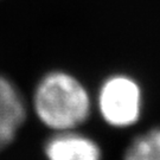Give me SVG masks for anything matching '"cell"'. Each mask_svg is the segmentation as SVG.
<instances>
[{"label":"cell","instance_id":"1","mask_svg":"<svg viewBox=\"0 0 160 160\" xmlns=\"http://www.w3.org/2000/svg\"><path fill=\"white\" fill-rule=\"evenodd\" d=\"M33 104L42 122L61 132L82 123L90 109L86 89L64 72H51L40 81L34 92Z\"/></svg>","mask_w":160,"mask_h":160},{"label":"cell","instance_id":"2","mask_svg":"<svg viewBox=\"0 0 160 160\" xmlns=\"http://www.w3.org/2000/svg\"><path fill=\"white\" fill-rule=\"evenodd\" d=\"M98 107L104 120L112 126H129L140 115V89L128 77H112L103 84L100 92Z\"/></svg>","mask_w":160,"mask_h":160},{"label":"cell","instance_id":"3","mask_svg":"<svg viewBox=\"0 0 160 160\" xmlns=\"http://www.w3.org/2000/svg\"><path fill=\"white\" fill-rule=\"evenodd\" d=\"M26 116L20 92L10 80L0 75V149L16 138Z\"/></svg>","mask_w":160,"mask_h":160},{"label":"cell","instance_id":"4","mask_svg":"<svg viewBox=\"0 0 160 160\" xmlns=\"http://www.w3.org/2000/svg\"><path fill=\"white\" fill-rule=\"evenodd\" d=\"M49 160H100L97 145L86 137L72 133H61L46 143Z\"/></svg>","mask_w":160,"mask_h":160},{"label":"cell","instance_id":"5","mask_svg":"<svg viewBox=\"0 0 160 160\" xmlns=\"http://www.w3.org/2000/svg\"><path fill=\"white\" fill-rule=\"evenodd\" d=\"M125 160H160V129L138 138L127 151Z\"/></svg>","mask_w":160,"mask_h":160}]
</instances>
